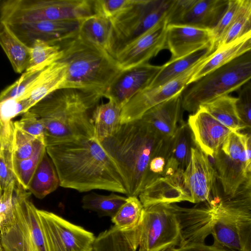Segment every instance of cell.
I'll return each instance as SVG.
<instances>
[{"mask_svg": "<svg viewBox=\"0 0 251 251\" xmlns=\"http://www.w3.org/2000/svg\"><path fill=\"white\" fill-rule=\"evenodd\" d=\"M38 212L49 251H92V232L53 212Z\"/></svg>", "mask_w": 251, "mask_h": 251, "instance_id": "10", "label": "cell"}, {"mask_svg": "<svg viewBox=\"0 0 251 251\" xmlns=\"http://www.w3.org/2000/svg\"><path fill=\"white\" fill-rule=\"evenodd\" d=\"M175 0H132L110 20L108 53L115 60L127 47L168 15Z\"/></svg>", "mask_w": 251, "mask_h": 251, "instance_id": "6", "label": "cell"}, {"mask_svg": "<svg viewBox=\"0 0 251 251\" xmlns=\"http://www.w3.org/2000/svg\"><path fill=\"white\" fill-rule=\"evenodd\" d=\"M162 66L148 63L122 70L114 79L103 97L122 108L135 94L148 89Z\"/></svg>", "mask_w": 251, "mask_h": 251, "instance_id": "14", "label": "cell"}, {"mask_svg": "<svg viewBox=\"0 0 251 251\" xmlns=\"http://www.w3.org/2000/svg\"><path fill=\"white\" fill-rule=\"evenodd\" d=\"M60 186L79 192L103 190L127 195L126 179L119 166L95 137L46 146Z\"/></svg>", "mask_w": 251, "mask_h": 251, "instance_id": "1", "label": "cell"}, {"mask_svg": "<svg viewBox=\"0 0 251 251\" xmlns=\"http://www.w3.org/2000/svg\"><path fill=\"white\" fill-rule=\"evenodd\" d=\"M0 191L16 180L12 169L14 122L0 120Z\"/></svg>", "mask_w": 251, "mask_h": 251, "instance_id": "33", "label": "cell"}, {"mask_svg": "<svg viewBox=\"0 0 251 251\" xmlns=\"http://www.w3.org/2000/svg\"><path fill=\"white\" fill-rule=\"evenodd\" d=\"M163 251H231L213 244L207 245L203 244H192L184 246L169 248Z\"/></svg>", "mask_w": 251, "mask_h": 251, "instance_id": "51", "label": "cell"}, {"mask_svg": "<svg viewBox=\"0 0 251 251\" xmlns=\"http://www.w3.org/2000/svg\"><path fill=\"white\" fill-rule=\"evenodd\" d=\"M236 107L243 130L251 133V81L240 89Z\"/></svg>", "mask_w": 251, "mask_h": 251, "instance_id": "46", "label": "cell"}, {"mask_svg": "<svg viewBox=\"0 0 251 251\" xmlns=\"http://www.w3.org/2000/svg\"><path fill=\"white\" fill-rule=\"evenodd\" d=\"M46 151L45 143L41 145L29 158L23 160L12 159L13 172L16 182L28 190L34 173Z\"/></svg>", "mask_w": 251, "mask_h": 251, "instance_id": "38", "label": "cell"}, {"mask_svg": "<svg viewBox=\"0 0 251 251\" xmlns=\"http://www.w3.org/2000/svg\"><path fill=\"white\" fill-rule=\"evenodd\" d=\"M180 228V242L178 247L192 244L205 243L211 234L218 209L217 197L204 204L191 208L180 207L173 203Z\"/></svg>", "mask_w": 251, "mask_h": 251, "instance_id": "12", "label": "cell"}, {"mask_svg": "<svg viewBox=\"0 0 251 251\" xmlns=\"http://www.w3.org/2000/svg\"><path fill=\"white\" fill-rule=\"evenodd\" d=\"M165 138L143 119L122 124L100 142L120 168L128 196L138 197L146 187L149 166Z\"/></svg>", "mask_w": 251, "mask_h": 251, "instance_id": "3", "label": "cell"}, {"mask_svg": "<svg viewBox=\"0 0 251 251\" xmlns=\"http://www.w3.org/2000/svg\"><path fill=\"white\" fill-rule=\"evenodd\" d=\"M172 137L165 139L161 147L151 159L149 166L146 187L163 176L170 156Z\"/></svg>", "mask_w": 251, "mask_h": 251, "instance_id": "43", "label": "cell"}, {"mask_svg": "<svg viewBox=\"0 0 251 251\" xmlns=\"http://www.w3.org/2000/svg\"><path fill=\"white\" fill-rule=\"evenodd\" d=\"M221 150L233 159L245 163L247 166L245 134L232 131Z\"/></svg>", "mask_w": 251, "mask_h": 251, "instance_id": "44", "label": "cell"}, {"mask_svg": "<svg viewBox=\"0 0 251 251\" xmlns=\"http://www.w3.org/2000/svg\"><path fill=\"white\" fill-rule=\"evenodd\" d=\"M31 193L16 182L13 203L14 221L0 234L3 251H49L38 210L30 201Z\"/></svg>", "mask_w": 251, "mask_h": 251, "instance_id": "8", "label": "cell"}, {"mask_svg": "<svg viewBox=\"0 0 251 251\" xmlns=\"http://www.w3.org/2000/svg\"><path fill=\"white\" fill-rule=\"evenodd\" d=\"M103 97L93 90L63 88L28 111L44 123L46 146L90 139L95 137L93 114Z\"/></svg>", "mask_w": 251, "mask_h": 251, "instance_id": "2", "label": "cell"}, {"mask_svg": "<svg viewBox=\"0 0 251 251\" xmlns=\"http://www.w3.org/2000/svg\"><path fill=\"white\" fill-rule=\"evenodd\" d=\"M246 134V146L247 156V167L251 163V133Z\"/></svg>", "mask_w": 251, "mask_h": 251, "instance_id": "52", "label": "cell"}, {"mask_svg": "<svg viewBox=\"0 0 251 251\" xmlns=\"http://www.w3.org/2000/svg\"><path fill=\"white\" fill-rule=\"evenodd\" d=\"M250 51L251 33L239 39L226 47L217 49L201 64L192 76L190 84Z\"/></svg>", "mask_w": 251, "mask_h": 251, "instance_id": "26", "label": "cell"}, {"mask_svg": "<svg viewBox=\"0 0 251 251\" xmlns=\"http://www.w3.org/2000/svg\"><path fill=\"white\" fill-rule=\"evenodd\" d=\"M168 15L118 55L116 60L122 70L146 63L165 49Z\"/></svg>", "mask_w": 251, "mask_h": 251, "instance_id": "17", "label": "cell"}, {"mask_svg": "<svg viewBox=\"0 0 251 251\" xmlns=\"http://www.w3.org/2000/svg\"><path fill=\"white\" fill-rule=\"evenodd\" d=\"M122 108L112 101L100 104L93 117L95 137L100 142L112 136L119 130Z\"/></svg>", "mask_w": 251, "mask_h": 251, "instance_id": "30", "label": "cell"}, {"mask_svg": "<svg viewBox=\"0 0 251 251\" xmlns=\"http://www.w3.org/2000/svg\"><path fill=\"white\" fill-rule=\"evenodd\" d=\"M132 0H93V11L96 14L109 20L123 10Z\"/></svg>", "mask_w": 251, "mask_h": 251, "instance_id": "47", "label": "cell"}, {"mask_svg": "<svg viewBox=\"0 0 251 251\" xmlns=\"http://www.w3.org/2000/svg\"><path fill=\"white\" fill-rule=\"evenodd\" d=\"M216 171L206 155L196 145L191 149L190 160L183 172L185 185L193 199L199 203L210 200Z\"/></svg>", "mask_w": 251, "mask_h": 251, "instance_id": "18", "label": "cell"}, {"mask_svg": "<svg viewBox=\"0 0 251 251\" xmlns=\"http://www.w3.org/2000/svg\"><path fill=\"white\" fill-rule=\"evenodd\" d=\"M206 59L171 81L135 94L122 107L121 124L141 119L152 107L181 93L190 84L192 76Z\"/></svg>", "mask_w": 251, "mask_h": 251, "instance_id": "11", "label": "cell"}, {"mask_svg": "<svg viewBox=\"0 0 251 251\" xmlns=\"http://www.w3.org/2000/svg\"><path fill=\"white\" fill-rule=\"evenodd\" d=\"M229 0H194L170 25H188L212 30L226 9Z\"/></svg>", "mask_w": 251, "mask_h": 251, "instance_id": "21", "label": "cell"}, {"mask_svg": "<svg viewBox=\"0 0 251 251\" xmlns=\"http://www.w3.org/2000/svg\"><path fill=\"white\" fill-rule=\"evenodd\" d=\"M250 33H251V0H243L233 23L219 42L217 49L226 47Z\"/></svg>", "mask_w": 251, "mask_h": 251, "instance_id": "37", "label": "cell"}, {"mask_svg": "<svg viewBox=\"0 0 251 251\" xmlns=\"http://www.w3.org/2000/svg\"><path fill=\"white\" fill-rule=\"evenodd\" d=\"M195 146L187 123L181 121L172 137L170 156L162 176L184 171L190 160L191 149Z\"/></svg>", "mask_w": 251, "mask_h": 251, "instance_id": "25", "label": "cell"}, {"mask_svg": "<svg viewBox=\"0 0 251 251\" xmlns=\"http://www.w3.org/2000/svg\"><path fill=\"white\" fill-rule=\"evenodd\" d=\"M16 185V180H15L0 191V234L7 231L14 221L13 197Z\"/></svg>", "mask_w": 251, "mask_h": 251, "instance_id": "42", "label": "cell"}, {"mask_svg": "<svg viewBox=\"0 0 251 251\" xmlns=\"http://www.w3.org/2000/svg\"><path fill=\"white\" fill-rule=\"evenodd\" d=\"M82 20L41 21L7 25L22 41L30 47L36 40L57 44L75 36Z\"/></svg>", "mask_w": 251, "mask_h": 251, "instance_id": "15", "label": "cell"}, {"mask_svg": "<svg viewBox=\"0 0 251 251\" xmlns=\"http://www.w3.org/2000/svg\"><path fill=\"white\" fill-rule=\"evenodd\" d=\"M93 0H1L0 22L82 20L94 14Z\"/></svg>", "mask_w": 251, "mask_h": 251, "instance_id": "7", "label": "cell"}, {"mask_svg": "<svg viewBox=\"0 0 251 251\" xmlns=\"http://www.w3.org/2000/svg\"><path fill=\"white\" fill-rule=\"evenodd\" d=\"M44 69L25 71L18 79L1 91L0 102L23 96L33 86Z\"/></svg>", "mask_w": 251, "mask_h": 251, "instance_id": "41", "label": "cell"}, {"mask_svg": "<svg viewBox=\"0 0 251 251\" xmlns=\"http://www.w3.org/2000/svg\"><path fill=\"white\" fill-rule=\"evenodd\" d=\"M67 70L65 63L60 61L53 63L43 71L29 90L23 96L16 99L24 100L29 110L51 93L63 88Z\"/></svg>", "mask_w": 251, "mask_h": 251, "instance_id": "23", "label": "cell"}, {"mask_svg": "<svg viewBox=\"0 0 251 251\" xmlns=\"http://www.w3.org/2000/svg\"><path fill=\"white\" fill-rule=\"evenodd\" d=\"M127 197L111 193L108 195H100L92 192L82 199V207L96 212L100 217H113L121 206L126 202Z\"/></svg>", "mask_w": 251, "mask_h": 251, "instance_id": "35", "label": "cell"}, {"mask_svg": "<svg viewBox=\"0 0 251 251\" xmlns=\"http://www.w3.org/2000/svg\"><path fill=\"white\" fill-rule=\"evenodd\" d=\"M44 143H45L44 136L35 137L14 126L13 159L23 160L30 157Z\"/></svg>", "mask_w": 251, "mask_h": 251, "instance_id": "40", "label": "cell"}, {"mask_svg": "<svg viewBox=\"0 0 251 251\" xmlns=\"http://www.w3.org/2000/svg\"><path fill=\"white\" fill-rule=\"evenodd\" d=\"M238 251H251V218L241 222L238 229Z\"/></svg>", "mask_w": 251, "mask_h": 251, "instance_id": "50", "label": "cell"}, {"mask_svg": "<svg viewBox=\"0 0 251 251\" xmlns=\"http://www.w3.org/2000/svg\"><path fill=\"white\" fill-rule=\"evenodd\" d=\"M111 29L110 20L93 14L81 20L78 35L89 44L107 52Z\"/></svg>", "mask_w": 251, "mask_h": 251, "instance_id": "32", "label": "cell"}, {"mask_svg": "<svg viewBox=\"0 0 251 251\" xmlns=\"http://www.w3.org/2000/svg\"><path fill=\"white\" fill-rule=\"evenodd\" d=\"M138 234V251H163L178 247L180 228L173 203L145 208Z\"/></svg>", "mask_w": 251, "mask_h": 251, "instance_id": "9", "label": "cell"}, {"mask_svg": "<svg viewBox=\"0 0 251 251\" xmlns=\"http://www.w3.org/2000/svg\"><path fill=\"white\" fill-rule=\"evenodd\" d=\"M63 51L58 44H51L36 40L30 47V58L25 71L42 70L58 61Z\"/></svg>", "mask_w": 251, "mask_h": 251, "instance_id": "36", "label": "cell"}, {"mask_svg": "<svg viewBox=\"0 0 251 251\" xmlns=\"http://www.w3.org/2000/svg\"><path fill=\"white\" fill-rule=\"evenodd\" d=\"M251 210V163L248 166L245 180L233 198Z\"/></svg>", "mask_w": 251, "mask_h": 251, "instance_id": "49", "label": "cell"}, {"mask_svg": "<svg viewBox=\"0 0 251 251\" xmlns=\"http://www.w3.org/2000/svg\"><path fill=\"white\" fill-rule=\"evenodd\" d=\"M57 44L63 51L58 61L65 63L67 67L63 88L93 90L103 96L123 70L106 50L86 42L78 34Z\"/></svg>", "mask_w": 251, "mask_h": 251, "instance_id": "4", "label": "cell"}, {"mask_svg": "<svg viewBox=\"0 0 251 251\" xmlns=\"http://www.w3.org/2000/svg\"><path fill=\"white\" fill-rule=\"evenodd\" d=\"M213 42L212 30L181 25H168L165 49L171 53L170 61L179 58Z\"/></svg>", "mask_w": 251, "mask_h": 251, "instance_id": "20", "label": "cell"}, {"mask_svg": "<svg viewBox=\"0 0 251 251\" xmlns=\"http://www.w3.org/2000/svg\"><path fill=\"white\" fill-rule=\"evenodd\" d=\"M59 186L57 173L46 151L32 178L28 191L36 198L43 199Z\"/></svg>", "mask_w": 251, "mask_h": 251, "instance_id": "31", "label": "cell"}, {"mask_svg": "<svg viewBox=\"0 0 251 251\" xmlns=\"http://www.w3.org/2000/svg\"><path fill=\"white\" fill-rule=\"evenodd\" d=\"M251 80V51L188 85L181 93L182 108L192 113L201 105L240 89Z\"/></svg>", "mask_w": 251, "mask_h": 251, "instance_id": "5", "label": "cell"}, {"mask_svg": "<svg viewBox=\"0 0 251 251\" xmlns=\"http://www.w3.org/2000/svg\"><path fill=\"white\" fill-rule=\"evenodd\" d=\"M217 49L213 42L179 58L169 61L151 83L148 89L163 85L193 68L214 52Z\"/></svg>", "mask_w": 251, "mask_h": 251, "instance_id": "27", "label": "cell"}, {"mask_svg": "<svg viewBox=\"0 0 251 251\" xmlns=\"http://www.w3.org/2000/svg\"><path fill=\"white\" fill-rule=\"evenodd\" d=\"M243 0H229L223 15L215 27L212 29L213 43L218 44L233 23L242 5Z\"/></svg>", "mask_w": 251, "mask_h": 251, "instance_id": "45", "label": "cell"}, {"mask_svg": "<svg viewBox=\"0 0 251 251\" xmlns=\"http://www.w3.org/2000/svg\"><path fill=\"white\" fill-rule=\"evenodd\" d=\"M236 102L237 97L228 95L201 106L223 125L232 131L239 132L243 130V127L237 112Z\"/></svg>", "mask_w": 251, "mask_h": 251, "instance_id": "34", "label": "cell"}, {"mask_svg": "<svg viewBox=\"0 0 251 251\" xmlns=\"http://www.w3.org/2000/svg\"><path fill=\"white\" fill-rule=\"evenodd\" d=\"M0 44L14 71L19 74L25 71L30 60V47L2 22H0Z\"/></svg>", "mask_w": 251, "mask_h": 251, "instance_id": "29", "label": "cell"}, {"mask_svg": "<svg viewBox=\"0 0 251 251\" xmlns=\"http://www.w3.org/2000/svg\"><path fill=\"white\" fill-rule=\"evenodd\" d=\"M92 251H133V250L124 233L113 225L96 237Z\"/></svg>", "mask_w": 251, "mask_h": 251, "instance_id": "39", "label": "cell"}, {"mask_svg": "<svg viewBox=\"0 0 251 251\" xmlns=\"http://www.w3.org/2000/svg\"><path fill=\"white\" fill-rule=\"evenodd\" d=\"M187 124L196 145L213 158L232 131L202 106L189 116Z\"/></svg>", "mask_w": 251, "mask_h": 251, "instance_id": "16", "label": "cell"}, {"mask_svg": "<svg viewBox=\"0 0 251 251\" xmlns=\"http://www.w3.org/2000/svg\"><path fill=\"white\" fill-rule=\"evenodd\" d=\"M0 251H3L1 249H0Z\"/></svg>", "mask_w": 251, "mask_h": 251, "instance_id": "53", "label": "cell"}, {"mask_svg": "<svg viewBox=\"0 0 251 251\" xmlns=\"http://www.w3.org/2000/svg\"><path fill=\"white\" fill-rule=\"evenodd\" d=\"M213 158L225 197L233 198L245 180L247 165L233 159L221 149Z\"/></svg>", "mask_w": 251, "mask_h": 251, "instance_id": "28", "label": "cell"}, {"mask_svg": "<svg viewBox=\"0 0 251 251\" xmlns=\"http://www.w3.org/2000/svg\"><path fill=\"white\" fill-rule=\"evenodd\" d=\"M184 171L157 178L140 193L139 198L144 208L161 203H175L183 201L193 203L183 176Z\"/></svg>", "mask_w": 251, "mask_h": 251, "instance_id": "19", "label": "cell"}, {"mask_svg": "<svg viewBox=\"0 0 251 251\" xmlns=\"http://www.w3.org/2000/svg\"><path fill=\"white\" fill-rule=\"evenodd\" d=\"M217 198V213L211 232L213 244L231 251H238L239 225L251 218V210L235 200Z\"/></svg>", "mask_w": 251, "mask_h": 251, "instance_id": "13", "label": "cell"}, {"mask_svg": "<svg viewBox=\"0 0 251 251\" xmlns=\"http://www.w3.org/2000/svg\"><path fill=\"white\" fill-rule=\"evenodd\" d=\"M14 125L32 136L45 137L46 128L44 123L29 111L23 114L20 120L14 122Z\"/></svg>", "mask_w": 251, "mask_h": 251, "instance_id": "48", "label": "cell"}, {"mask_svg": "<svg viewBox=\"0 0 251 251\" xmlns=\"http://www.w3.org/2000/svg\"><path fill=\"white\" fill-rule=\"evenodd\" d=\"M144 209L137 197L128 196L126 202L111 218L112 222L124 233L133 251H136L139 247L138 230L143 221Z\"/></svg>", "mask_w": 251, "mask_h": 251, "instance_id": "24", "label": "cell"}, {"mask_svg": "<svg viewBox=\"0 0 251 251\" xmlns=\"http://www.w3.org/2000/svg\"><path fill=\"white\" fill-rule=\"evenodd\" d=\"M182 108L180 93L152 107L141 119L164 137L171 138L174 135L181 120Z\"/></svg>", "mask_w": 251, "mask_h": 251, "instance_id": "22", "label": "cell"}]
</instances>
